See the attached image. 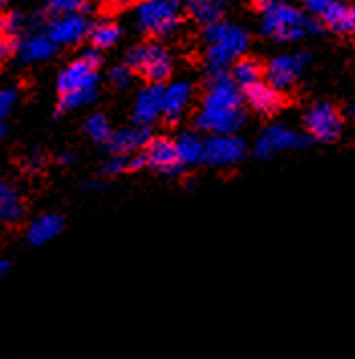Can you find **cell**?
<instances>
[{
  "label": "cell",
  "instance_id": "cell-16",
  "mask_svg": "<svg viewBox=\"0 0 355 359\" xmlns=\"http://www.w3.org/2000/svg\"><path fill=\"white\" fill-rule=\"evenodd\" d=\"M243 100L246 104L254 110L256 114L262 116H272L282 108L284 100H282V92L272 88L266 79L256 83V86H250L243 90Z\"/></svg>",
  "mask_w": 355,
  "mask_h": 359
},
{
  "label": "cell",
  "instance_id": "cell-25",
  "mask_svg": "<svg viewBox=\"0 0 355 359\" xmlns=\"http://www.w3.org/2000/svg\"><path fill=\"white\" fill-rule=\"evenodd\" d=\"M122 37V29L118 22H114L110 19H102L92 22V29H90V35L88 41L92 43V47L100 49V51H106L114 47Z\"/></svg>",
  "mask_w": 355,
  "mask_h": 359
},
{
  "label": "cell",
  "instance_id": "cell-22",
  "mask_svg": "<svg viewBox=\"0 0 355 359\" xmlns=\"http://www.w3.org/2000/svg\"><path fill=\"white\" fill-rule=\"evenodd\" d=\"M229 74L234 77V81H236L242 90H246V88L256 86V83H260V81L266 79V67L262 65L258 59H254V57H240V59L232 65Z\"/></svg>",
  "mask_w": 355,
  "mask_h": 359
},
{
  "label": "cell",
  "instance_id": "cell-36",
  "mask_svg": "<svg viewBox=\"0 0 355 359\" xmlns=\"http://www.w3.org/2000/svg\"><path fill=\"white\" fill-rule=\"evenodd\" d=\"M8 134V126H6V122H2V126H0V136L4 138Z\"/></svg>",
  "mask_w": 355,
  "mask_h": 359
},
{
  "label": "cell",
  "instance_id": "cell-5",
  "mask_svg": "<svg viewBox=\"0 0 355 359\" xmlns=\"http://www.w3.org/2000/svg\"><path fill=\"white\" fill-rule=\"evenodd\" d=\"M185 0H138L134 4V25L152 39L173 37L183 20Z\"/></svg>",
  "mask_w": 355,
  "mask_h": 359
},
{
  "label": "cell",
  "instance_id": "cell-26",
  "mask_svg": "<svg viewBox=\"0 0 355 359\" xmlns=\"http://www.w3.org/2000/svg\"><path fill=\"white\" fill-rule=\"evenodd\" d=\"M83 133H86V136H90L94 142L106 147L108 140L112 138L114 130L112 126H110V122H108V118L104 114H92L83 122Z\"/></svg>",
  "mask_w": 355,
  "mask_h": 359
},
{
  "label": "cell",
  "instance_id": "cell-21",
  "mask_svg": "<svg viewBox=\"0 0 355 359\" xmlns=\"http://www.w3.org/2000/svg\"><path fill=\"white\" fill-rule=\"evenodd\" d=\"M25 217V201L19 189L6 181L0 183V219L4 224H19Z\"/></svg>",
  "mask_w": 355,
  "mask_h": 359
},
{
  "label": "cell",
  "instance_id": "cell-23",
  "mask_svg": "<svg viewBox=\"0 0 355 359\" xmlns=\"http://www.w3.org/2000/svg\"><path fill=\"white\" fill-rule=\"evenodd\" d=\"M92 8L90 0H45L41 6V19L53 20L74 15H88Z\"/></svg>",
  "mask_w": 355,
  "mask_h": 359
},
{
  "label": "cell",
  "instance_id": "cell-9",
  "mask_svg": "<svg viewBox=\"0 0 355 359\" xmlns=\"http://www.w3.org/2000/svg\"><path fill=\"white\" fill-rule=\"evenodd\" d=\"M309 63H311L309 53H282V55H276L266 65V81L272 88L286 92L299 81V77L304 74Z\"/></svg>",
  "mask_w": 355,
  "mask_h": 359
},
{
  "label": "cell",
  "instance_id": "cell-31",
  "mask_svg": "<svg viewBox=\"0 0 355 359\" xmlns=\"http://www.w3.org/2000/svg\"><path fill=\"white\" fill-rule=\"evenodd\" d=\"M132 79H134V69H132L128 63L116 65L112 72H110V81H112L114 88H118V90L130 88Z\"/></svg>",
  "mask_w": 355,
  "mask_h": 359
},
{
  "label": "cell",
  "instance_id": "cell-17",
  "mask_svg": "<svg viewBox=\"0 0 355 359\" xmlns=\"http://www.w3.org/2000/svg\"><path fill=\"white\" fill-rule=\"evenodd\" d=\"M193 97V88L185 79H177L173 83L165 86V110H163V118L168 124H177L185 112L189 110Z\"/></svg>",
  "mask_w": 355,
  "mask_h": 359
},
{
  "label": "cell",
  "instance_id": "cell-3",
  "mask_svg": "<svg viewBox=\"0 0 355 359\" xmlns=\"http://www.w3.org/2000/svg\"><path fill=\"white\" fill-rule=\"evenodd\" d=\"M254 8L260 15L262 35L276 43H295L304 35H319L325 29L288 0H254Z\"/></svg>",
  "mask_w": 355,
  "mask_h": 359
},
{
  "label": "cell",
  "instance_id": "cell-13",
  "mask_svg": "<svg viewBox=\"0 0 355 359\" xmlns=\"http://www.w3.org/2000/svg\"><path fill=\"white\" fill-rule=\"evenodd\" d=\"M92 29V22L88 15H74V17H61L45 22V33L53 39L57 47H72L88 39Z\"/></svg>",
  "mask_w": 355,
  "mask_h": 359
},
{
  "label": "cell",
  "instance_id": "cell-10",
  "mask_svg": "<svg viewBox=\"0 0 355 359\" xmlns=\"http://www.w3.org/2000/svg\"><path fill=\"white\" fill-rule=\"evenodd\" d=\"M246 142L236 134H209L203 163L209 167H232L246 156Z\"/></svg>",
  "mask_w": 355,
  "mask_h": 359
},
{
  "label": "cell",
  "instance_id": "cell-14",
  "mask_svg": "<svg viewBox=\"0 0 355 359\" xmlns=\"http://www.w3.org/2000/svg\"><path fill=\"white\" fill-rule=\"evenodd\" d=\"M304 11L325 29L333 33H347L349 4L343 0H304Z\"/></svg>",
  "mask_w": 355,
  "mask_h": 359
},
{
  "label": "cell",
  "instance_id": "cell-1",
  "mask_svg": "<svg viewBox=\"0 0 355 359\" xmlns=\"http://www.w3.org/2000/svg\"><path fill=\"white\" fill-rule=\"evenodd\" d=\"M243 90L229 72L207 74L201 106L195 114V126L207 134H236L242 128Z\"/></svg>",
  "mask_w": 355,
  "mask_h": 359
},
{
  "label": "cell",
  "instance_id": "cell-28",
  "mask_svg": "<svg viewBox=\"0 0 355 359\" xmlns=\"http://www.w3.org/2000/svg\"><path fill=\"white\" fill-rule=\"evenodd\" d=\"M126 170H130V154H110V158L102 167L106 177H118Z\"/></svg>",
  "mask_w": 355,
  "mask_h": 359
},
{
  "label": "cell",
  "instance_id": "cell-34",
  "mask_svg": "<svg viewBox=\"0 0 355 359\" xmlns=\"http://www.w3.org/2000/svg\"><path fill=\"white\" fill-rule=\"evenodd\" d=\"M11 266H13V262H11V260H6V258H2V260H0V276H2V278L8 274Z\"/></svg>",
  "mask_w": 355,
  "mask_h": 359
},
{
  "label": "cell",
  "instance_id": "cell-2",
  "mask_svg": "<svg viewBox=\"0 0 355 359\" xmlns=\"http://www.w3.org/2000/svg\"><path fill=\"white\" fill-rule=\"evenodd\" d=\"M100 65H102L100 49L90 47L61 69V74L57 76V94H59L57 114L72 112L94 102L98 97Z\"/></svg>",
  "mask_w": 355,
  "mask_h": 359
},
{
  "label": "cell",
  "instance_id": "cell-4",
  "mask_svg": "<svg viewBox=\"0 0 355 359\" xmlns=\"http://www.w3.org/2000/svg\"><path fill=\"white\" fill-rule=\"evenodd\" d=\"M203 41L207 74H222L229 72L232 65L243 57L250 45V35L240 25L217 20L203 27Z\"/></svg>",
  "mask_w": 355,
  "mask_h": 359
},
{
  "label": "cell",
  "instance_id": "cell-30",
  "mask_svg": "<svg viewBox=\"0 0 355 359\" xmlns=\"http://www.w3.org/2000/svg\"><path fill=\"white\" fill-rule=\"evenodd\" d=\"M17 102H19V90L17 88H4L0 92V120L2 122H6V118L13 114Z\"/></svg>",
  "mask_w": 355,
  "mask_h": 359
},
{
  "label": "cell",
  "instance_id": "cell-37",
  "mask_svg": "<svg viewBox=\"0 0 355 359\" xmlns=\"http://www.w3.org/2000/svg\"><path fill=\"white\" fill-rule=\"evenodd\" d=\"M104 2H110V4H116V2H122V0H104Z\"/></svg>",
  "mask_w": 355,
  "mask_h": 359
},
{
  "label": "cell",
  "instance_id": "cell-38",
  "mask_svg": "<svg viewBox=\"0 0 355 359\" xmlns=\"http://www.w3.org/2000/svg\"><path fill=\"white\" fill-rule=\"evenodd\" d=\"M0 359H8V358H0Z\"/></svg>",
  "mask_w": 355,
  "mask_h": 359
},
{
  "label": "cell",
  "instance_id": "cell-33",
  "mask_svg": "<svg viewBox=\"0 0 355 359\" xmlns=\"http://www.w3.org/2000/svg\"><path fill=\"white\" fill-rule=\"evenodd\" d=\"M347 33L355 37V2L349 4V19H347Z\"/></svg>",
  "mask_w": 355,
  "mask_h": 359
},
{
  "label": "cell",
  "instance_id": "cell-24",
  "mask_svg": "<svg viewBox=\"0 0 355 359\" xmlns=\"http://www.w3.org/2000/svg\"><path fill=\"white\" fill-rule=\"evenodd\" d=\"M175 142H177L179 158H181V163L185 167L203 163V156H206V138H201L199 134L195 133H183L175 138Z\"/></svg>",
  "mask_w": 355,
  "mask_h": 359
},
{
  "label": "cell",
  "instance_id": "cell-12",
  "mask_svg": "<svg viewBox=\"0 0 355 359\" xmlns=\"http://www.w3.org/2000/svg\"><path fill=\"white\" fill-rule=\"evenodd\" d=\"M165 110V86L163 83H147L138 90L132 106V122L136 126L154 124L159 118H163Z\"/></svg>",
  "mask_w": 355,
  "mask_h": 359
},
{
  "label": "cell",
  "instance_id": "cell-11",
  "mask_svg": "<svg viewBox=\"0 0 355 359\" xmlns=\"http://www.w3.org/2000/svg\"><path fill=\"white\" fill-rule=\"evenodd\" d=\"M145 156H147V167L159 175L175 177L181 175L185 169V165L179 158L177 142L168 136L150 138V142L145 147Z\"/></svg>",
  "mask_w": 355,
  "mask_h": 359
},
{
  "label": "cell",
  "instance_id": "cell-6",
  "mask_svg": "<svg viewBox=\"0 0 355 359\" xmlns=\"http://www.w3.org/2000/svg\"><path fill=\"white\" fill-rule=\"evenodd\" d=\"M126 63L149 83H165L173 74V57L167 47L156 41L134 45L126 53Z\"/></svg>",
  "mask_w": 355,
  "mask_h": 359
},
{
  "label": "cell",
  "instance_id": "cell-8",
  "mask_svg": "<svg viewBox=\"0 0 355 359\" xmlns=\"http://www.w3.org/2000/svg\"><path fill=\"white\" fill-rule=\"evenodd\" d=\"M313 142L309 134H300L284 124H270L264 128L254 144V154L258 158H272L282 151H300Z\"/></svg>",
  "mask_w": 355,
  "mask_h": 359
},
{
  "label": "cell",
  "instance_id": "cell-15",
  "mask_svg": "<svg viewBox=\"0 0 355 359\" xmlns=\"http://www.w3.org/2000/svg\"><path fill=\"white\" fill-rule=\"evenodd\" d=\"M55 49L57 45L53 43V39L45 31H33V33H25L19 39L15 59L20 65H35V63H43L51 59L55 55Z\"/></svg>",
  "mask_w": 355,
  "mask_h": 359
},
{
  "label": "cell",
  "instance_id": "cell-18",
  "mask_svg": "<svg viewBox=\"0 0 355 359\" xmlns=\"http://www.w3.org/2000/svg\"><path fill=\"white\" fill-rule=\"evenodd\" d=\"M150 130L147 126H130V128H120L114 130L112 138L108 140L106 149L112 154H134L138 151H145V147L150 142Z\"/></svg>",
  "mask_w": 355,
  "mask_h": 359
},
{
  "label": "cell",
  "instance_id": "cell-35",
  "mask_svg": "<svg viewBox=\"0 0 355 359\" xmlns=\"http://www.w3.org/2000/svg\"><path fill=\"white\" fill-rule=\"evenodd\" d=\"M347 116H349V118L355 122V104H351V106L347 108Z\"/></svg>",
  "mask_w": 355,
  "mask_h": 359
},
{
  "label": "cell",
  "instance_id": "cell-27",
  "mask_svg": "<svg viewBox=\"0 0 355 359\" xmlns=\"http://www.w3.org/2000/svg\"><path fill=\"white\" fill-rule=\"evenodd\" d=\"M27 29V19L17 13V11H4L0 17V33L2 37L8 39H20L25 35Z\"/></svg>",
  "mask_w": 355,
  "mask_h": 359
},
{
  "label": "cell",
  "instance_id": "cell-32",
  "mask_svg": "<svg viewBox=\"0 0 355 359\" xmlns=\"http://www.w3.org/2000/svg\"><path fill=\"white\" fill-rule=\"evenodd\" d=\"M57 163H59L61 167H69V165H74V163H75L74 152H69V151L61 152V154L57 156Z\"/></svg>",
  "mask_w": 355,
  "mask_h": 359
},
{
  "label": "cell",
  "instance_id": "cell-19",
  "mask_svg": "<svg viewBox=\"0 0 355 359\" xmlns=\"http://www.w3.org/2000/svg\"><path fill=\"white\" fill-rule=\"evenodd\" d=\"M65 229V219L59 213H43L31 222V226L27 227V244L29 246H45L49 242H53L57 236Z\"/></svg>",
  "mask_w": 355,
  "mask_h": 359
},
{
  "label": "cell",
  "instance_id": "cell-7",
  "mask_svg": "<svg viewBox=\"0 0 355 359\" xmlns=\"http://www.w3.org/2000/svg\"><path fill=\"white\" fill-rule=\"evenodd\" d=\"M302 122H304L307 134L313 140L329 144V142L339 140V136L343 134L345 118H343V114L339 112L333 104H329V102H317V104H313L304 112Z\"/></svg>",
  "mask_w": 355,
  "mask_h": 359
},
{
  "label": "cell",
  "instance_id": "cell-20",
  "mask_svg": "<svg viewBox=\"0 0 355 359\" xmlns=\"http://www.w3.org/2000/svg\"><path fill=\"white\" fill-rule=\"evenodd\" d=\"M227 0H185V13L201 27L224 20Z\"/></svg>",
  "mask_w": 355,
  "mask_h": 359
},
{
  "label": "cell",
  "instance_id": "cell-29",
  "mask_svg": "<svg viewBox=\"0 0 355 359\" xmlns=\"http://www.w3.org/2000/svg\"><path fill=\"white\" fill-rule=\"evenodd\" d=\"M45 163H47V154L43 151H39V149L27 151L22 154V161H20L22 169L27 170V172H39V170H43L45 169Z\"/></svg>",
  "mask_w": 355,
  "mask_h": 359
}]
</instances>
